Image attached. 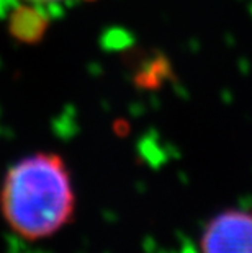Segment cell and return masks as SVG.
Listing matches in <instances>:
<instances>
[{"label": "cell", "mask_w": 252, "mask_h": 253, "mask_svg": "<svg viewBox=\"0 0 252 253\" xmlns=\"http://www.w3.org/2000/svg\"><path fill=\"white\" fill-rule=\"evenodd\" d=\"M71 175L57 154L38 152L21 159L5 175L0 209L18 235L40 240L61 230L74 216Z\"/></svg>", "instance_id": "cell-1"}, {"label": "cell", "mask_w": 252, "mask_h": 253, "mask_svg": "<svg viewBox=\"0 0 252 253\" xmlns=\"http://www.w3.org/2000/svg\"><path fill=\"white\" fill-rule=\"evenodd\" d=\"M198 253H252V209L231 206L214 212L198 237Z\"/></svg>", "instance_id": "cell-2"}, {"label": "cell", "mask_w": 252, "mask_h": 253, "mask_svg": "<svg viewBox=\"0 0 252 253\" xmlns=\"http://www.w3.org/2000/svg\"><path fill=\"white\" fill-rule=\"evenodd\" d=\"M48 25H50V20L45 12L40 10V5L21 3L10 15L8 30L18 41L33 44V42H38L46 33Z\"/></svg>", "instance_id": "cell-3"}, {"label": "cell", "mask_w": 252, "mask_h": 253, "mask_svg": "<svg viewBox=\"0 0 252 253\" xmlns=\"http://www.w3.org/2000/svg\"><path fill=\"white\" fill-rule=\"evenodd\" d=\"M21 3H33V5H46V3H59L66 0H20Z\"/></svg>", "instance_id": "cell-4"}]
</instances>
